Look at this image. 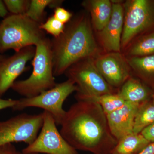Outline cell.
Masks as SVG:
<instances>
[{"instance_id": "obj_5", "label": "cell", "mask_w": 154, "mask_h": 154, "mask_svg": "<svg viewBox=\"0 0 154 154\" xmlns=\"http://www.w3.org/2000/svg\"><path fill=\"white\" fill-rule=\"evenodd\" d=\"M65 74L76 86L75 96L91 97L118 93V90L111 87L98 71L94 58L77 62L67 69Z\"/></svg>"}, {"instance_id": "obj_1", "label": "cell", "mask_w": 154, "mask_h": 154, "mask_svg": "<svg viewBox=\"0 0 154 154\" xmlns=\"http://www.w3.org/2000/svg\"><path fill=\"white\" fill-rule=\"evenodd\" d=\"M60 132L76 150L111 154L118 141L111 134L107 116L98 103L77 100L66 111Z\"/></svg>"}, {"instance_id": "obj_15", "label": "cell", "mask_w": 154, "mask_h": 154, "mask_svg": "<svg viewBox=\"0 0 154 154\" xmlns=\"http://www.w3.org/2000/svg\"><path fill=\"white\" fill-rule=\"evenodd\" d=\"M150 88L136 78L130 76L118 90L117 94L125 102L141 104L153 95Z\"/></svg>"}, {"instance_id": "obj_28", "label": "cell", "mask_w": 154, "mask_h": 154, "mask_svg": "<svg viewBox=\"0 0 154 154\" xmlns=\"http://www.w3.org/2000/svg\"><path fill=\"white\" fill-rule=\"evenodd\" d=\"M8 15V12L6 8L3 1L0 0V18L3 19Z\"/></svg>"}, {"instance_id": "obj_22", "label": "cell", "mask_w": 154, "mask_h": 154, "mask_svg": "<svg viewBox=\"0 0 154 154\" xmlns=\"http://www.w3.org/2000/svg\"><path fill=\"white\" fill-rule=\"evenodd\" d=\"M39 27L42 30L49 33L54 37H57L63 32L66 25L52 16L49 17L45 22L40 24Z\"/></svg>"}, {"instance_id": "obj_27", "label": "cell", "mask_w": 154, "mask_h": 154, "mask_svg": "<svg viewBox=\"0 0 154 154\" xmlns=\"http://www.w3.org/2000/svg\"><path fill=\"white\" fill-rule=\"evenodd\" d=\"M17 100L3 99L0 97V110L6 108H13L17 104Z\"/></svg>"}, {"instance_id": "obj_14", "label": "cell", "mask_w": 154, "mask_h": 154, "mask_svg": "<svg viewBox=\"0 0 154 154\" xmlns=\"http://www.w3.org/2000/svg\"><path fill=\"white\" fill-rule=\"evenodd\" d=\"M82 6L89 14L94 29L99 32L107 25L112 13V2L109 0H86Z\"/></svg>"}, {"instance_id": "obj_3", "label": "cell", "mask_w": 154, "mask_h": 154, "mask_svg": "<svg viewBox=\"0 0 154 154\" xmlns=\"http://www.w3.org/2000/svg\"><path fill=\"white\" fill-rule=\"evenodd\" d=\"M32 59L33 71L26 79L16 81L12 90L25 98H32L55 87L50 39L45 38L36 46Z\"/></svg>"}, {"instance_id": "obj_19", "label": "cell", "mask_w": 154, "mask_h": 154, "mask_svg": "<svg viewBox=\"0 0 154 154\" xmlns=\"http://www.w3.org/2000/svg\"><path fill=\"white\" fill-rule=\"evenodd\" d=\"M154 122V101L150 100L141 104L135 117L133 132L140 134Z\"/></svg>"}, {"instance_id": "obj_4", "label": "cell", "mask_w": 154, "mask_h": 154, "mask_svg": "<svg viewBox=\"0 0 154 154\" xmlns=\"http://www.w3.org/2000/svg\"><path fill=\"white\" fill-rule=\"evenodd\" d=\"M40 24L26 15H8L0 22V54L9 50L15 52L30 46H36L45 37Z\"/></svg>"}, {"instance_id": "obj_23", "label": "cell", "mask_w": 154, "mask_h": 154, "mask_svg": "<svg viewBox=\"0 0 154 154\" xmlns=\"http://www.w3.org/2000/svg\"><path fill=\"white\" fill-rule=\"evenodd\" d=\"M8 13L13 15H25L30 6L29 0H4Z\"/></svg>"}, {"instance_id": "obj_13", "label": "cell", "mask_w": 154, "mask_h": 154, "mask_svg": "<svg viewBox=\"0 0 154 154\" xmlns=\"http://www.w3.org/2000/svg\"><path fill=\"white\" fill-rule=\"evenodd\" d=\"M140 105L125 102L121 108L106 115L111 134L118 141L133 133L135 117Z\"/></svg>"}, {"instance_id": "obj_11", "label": "cell", "mask_w": 154, "mask_h": 154, "mask_svg": "<svg viewBox=\"0 0 154 154\" xmlns=\"http://www.w3.org/2000/svg\"><path fill=\"white\" fill-rule=\"evenodd\" d=\"M36 47L30 46L6 57L0 63V97L11 88L17 78L27 69L26 64L33 59Z\"/></svg>"}, {"instance_id": "obj_6", "label": "cell", "mask_w": 154, "mask_h": 154, "mask_svg": "<svg viewBox=\"0 0 154 154\" xmlns=\"http://www.w3.org/2000/svg\"><path fill=\"white\" fill-rule=\"evenodd\" d=\"M124 23L121 49L137 36L154 29V1L128 0L123 4Z\"/></svg>"}, {"instance_id": "obj_16", "label": "cell", "mask_w": 154, "mask_h": 154, "mask_svg": "<svg viewBox=\"0 0 154 154\" xmlns=\"http://www.w3.org/2000/svg\"><path fill=\"white\" fill-rule=\"evenodd\" d=\"M126 58L131 71L146 85L154 89V54Z\"/></svg>"}, {"instance_id": "obj_21", "label": "cell", "mask_w": 154, "mask_h": 154, "mask_svg": "<svg viewBox=\"0 0 154 154\" xmlns=\"http://www.w3.org/2000/svg\"><path fill=\"white\" fill-rule=\"evenodd\" d=\"M63 2L59 0H31L25 15L34 22L41 24L45 16L46 8L55 9L60 7Z\"/></svg>"}, {"instance_id": "obj_25", "label": "cell", "mask_w": 154, "mask_h": 154, "mask_svg": "<svg viewBox=\"0 0 154 154\" xmlns=\"http://www.w3.org/2000/svg\"><path fill=\"white\" fill-rule=\"evenodd\" d=\"M140 134L150 143H154V122L145 128Z\"/></svg>"}, {"instance_id": "obj_9", "label": "cell", "mask_w": 154, "mask_h": 154, "mask_svg": "<svg viewBox=\"0 0 154 154\" xmlns=\"http://www.w3.org/2000/svg\"><path fill=\"white\" fill-rule=\"evenodd\" d=\"M43 113V122L40 132L32 143L22 149V153L79 154L58 131L52 116L46 111Z\"/></svg>"}, {"instance_id": "obj_10", "label": "cell", "mask_w": 154, "mask_h": 154, "mask_svg": "<svg viewBox=\"0 0 154 154\" xmlns=\"http://www.w3.org/2000/svg\"><path fill=\"white\" fill-rule=\"evenodd\" d=\"M94 64L111 87L118 90L130 77L131 70L121 52L101 53L94 58Z\"/></svg>"}, {"instance_id": "obj_29", "label": "cell", "mask_w": 154, "mask_h": 154, "mask_svg": "<svg viewBox=\"0 0 154 154\" xmlns=\"http://www.w3.org/2000/svg\"><path fill=\"white\" fill-rule=\"evenodd\" d=\"M138 154H154V143L149 144Z\"/></svg>"}, {"instance_id": "obj_30", "label": "cell", "mask_w": 154, "mask_h": 154, "mask_svg": "<svg viewBox=\"0 0 154 154\" xmlns=\"http://www.w3.org/2000/svg\"><path fill=\"white\" fill-rule=\"evenodd\" d=\"M6 57V56L0 54V63Z\"/></svg>"}, {"instance_id": "obj_26", "label": "cell", "mask_w": 154, "mask_h": 154, "mask_svg": "<svg viewBox=\"0 0 154 154\" xmlns=\"http://www.w3.org/2000/svg\"><path fill=\"white\" fill-rule=\"evenodd\" d=\"M18 152L12 143H8L0 146V154H19Z\"/></svg>"}, {"instance_id": "obj_20", "label": "cell", "mask_w": 154, "mask_h": 154, "mask_svg": "<svg viewBox=\"0 0 154 154\" xmlns=\"http://www.w3.org/2000/svg\"><path fill=\"white\" fill-rule=\"evenodd\" d=\"M75 98L77 100H86L98 103L106 115L121 108L125 102L117 94L91 97L75 96Z\"/></svg>"}, {"instance_id": "obj_2", "label": "cell", "mask_w": 154, "mask_h": 154, "mask_svg": "<svg viewBox=\"0 0 154 154\" xmlns=\"http://www.w3.org/2000/svg\"><path fill=\"white\" fill-rule=\"evenodd\" d=\"M94 30L89 14L82 12L67 23L61 35L50 39L54 77L65 74L77 62L102 53Z\"/></svg>"}, {"instance_id": "obj_18", "label": "cell", "mask_w": 154, "mask_h": 154, "mask_svg": "<svg viewBox=\"0 0 154 154\" xmlns=\"http://www.w3.org/2000/svg\"><path fill=\"white\" fill-rule=\"evenodd\" d=\"M126 57H143L154 54V31L139 37L127 47ZM125 48V49H126Z\"/></svg>"}, {"instance_id": "obj_12", "label": "cell", "mask_w": 154, "mask_h": 154, "mask_svg": "<svg viewBox=\"0 0 154 154\" xmlns=\"http://www.w3.org/2000/svg\"><path fill=\"white\" fill-rule=\"evenodd\" d=\"M111 2L113 8L111 18L103 29L98 32V38L105 52H121L124 23L123 6L120 2Z\"/></svg>"}, {"instance_id": "obj_31", "label": "cell", "mask_w": 154, "mask_h": 154, "mask_svg": "<svg viewBox=\"0 0 154 154\" xmlns=\"http://www.w3.org/2000/svg\"><path fill=\"white\" fill-rule=\"evenodd\" d=\"M19 154H23V153H22V152H19ZM39 154L33 153V154Z\"/></svg>"}, {"instance_id": "obj_17", "label": "cell", "mask_w": 154, "mask_h": 154, "mask_svg": "<svg viewBox=\"0 0 154 154\" xmlns=\"http://www.w3.org/2000/svg\"><path fill=\"white\" fill-rule=\"evenodd\" d=\"M150 143L140 133H132L119 141L111 154H138Z\"/></svg>"}, {"instance_id": "obj_32", "label": "cell", "mask_w": 154, "mask_h": 154, "mask_svg": "<svg viewBox=\"0 0 154 154\" xmlns=\"http://www.w3.org/2000/svg\"><path fill=\"white\" fill-rule=\"evenodd\" d=\"M153 100L154 101V94H153Z\"/></svg>"}, {"instance_id": "obj_7", "label": "cell", "mask_w": 154, "mask_h": 154, "mask_svg": "<svg viewBox=\"0 0 154 154\" xmlns=\"http://www.w3.org/2000/svg\"><path fill=\"white\" fill-rule=\"evenodd\" d=\"M77 91V88L71 80L57 84L55 87L32 98L17 100L12 108L14 110H22L29 107H38L48 112L54 119L57 125H60L66 111L63 109L66 99Z\"/></svg>"}, {"instance_id": "obj_24", "label": "cell", "mask_w": 154, "mask_h": 154, "mask_svg": "<svg viewBox=\"0 0 154 154\" xmlns=\"http://www.w3.org/2000/svg\"><path fill=\"white\" fill-rule=\"evenodd\" d=\"M53 16L59 21L66 25L71 20L72 14L66 9L60 6L54 9V13Z\"/></svg>"}, {"instance_id": "obj_8", "label": "cell", "mask_w": 154, "mask_h": 154, "mask_svg": "<svg viewBox=\"0 0 154 154\" xmlns=\"http://www.w3.org/2000/svg\"><path fill=\"white\" fill-rule=\"evenodd\" d=\"M43 113H23L0 121V146L13 143L24 142L28 145L36 140L43 122Z\"/></svg>"}]
</instances>
